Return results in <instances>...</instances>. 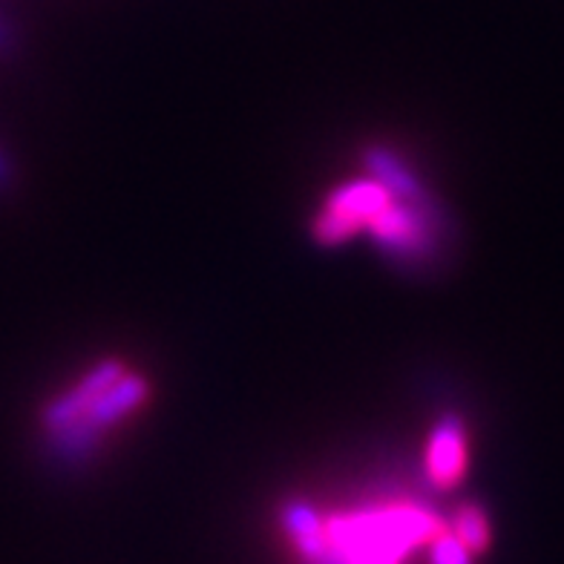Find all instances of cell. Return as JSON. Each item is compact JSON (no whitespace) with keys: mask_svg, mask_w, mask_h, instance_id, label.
<instances>
[{"mask_svg":"<svg viewBox=\"0 0 564 564\" xmlns=\"http://www.w3.org/2000/svg\"><path fill=\"white\" fill-rule=\"evenodd\" d=\"M444 533L432 512L415 507L366 512L323 521V547L314 562L323 564H398L409 547Z\"/></svg>","mask_w":564,"mask_h":564,"instance_id":"6da1fadb","label":"cell"},{"mask_svg":"<svg viewBox=\"0 0 564 564\" xmlns=\"http://www.w3.org/2000/svg\"><path fill=\"white\" fill-rule=\"evenodd\" d=\"M394 196L387 187L375 182H357V185L343 187L328 199L326 210L314 223V237L323 246H337L343 239L355 237L360 228H369L371 219L387 208Z\"/></svg>","mask_w":564,"mask_h":564,"instance_id":"7a4b0ae2","label":"cell"},{"mask_svg":"<svg viewBox=\"0 0 564 564\" xmlns=\"http://www.w3.org/2000/svg\"><path fill=\"white\" fill-rule=\"evenodd\" d=\"M144 392H148L144 380L133 378V375H121V378L93 403V409H89L82 421H75L73 426H67V430L61 432V435H64V441H61L64 449H67L69 455L78 453L82 446L89 444L93 435H98L105 426L119 421L124 412L139 406V403L144 401Z\"/></svg>","mask_w":564,"mask_h":564,"instance_id":"3957f363","label":"cell"},{"mask_svg":"<svg viewBox=\"0 0 564 564\" xmlns=\"http://www.w3.org/2000/svg\"><path fill=\"white\" fill-rule=\"evenodd\" d=\"M121 375H124V371H121L119 364H101L96 371H89L87 378H84L67 398H61V401H55L53 406L46 409V426L53 432H64L67 426H73L75 421H82L89 409H93V403H96Z\"/></svg>","mask_w":564,"mask_h":564,"instance_id":"277c9868","label":"cell"},{"mask_svg":"<svg viewBox=\"0 0 564 564\" xmlns=\"http://www.w3.org/2000/svg\"><path fill=\"white\" fill-rule=\"evenodd\" d=\"M369 228L375 230V237L389 251L415 253L426 246V225H423V216L415 210V202L392 199L371 219Z\"/></svg>","mask_w":564,"mask_h":564,"instance_id":"5b68a950","label":"cell"},{"mask_svg":"<svg viewBox=\"0 0 564 564\" xmlns=\"http://www.w3.org/2000/svg\"><path fill=\"white\" fill-rule=\"evenodd\" d=\"M464 464H467V446H464L460 423H441L432 435L430 453H426V473L438 487H453L464 476Z\"/></svg>","mask_w":564,"mask_h":564,"instance_id":"8992f818","label":"cell"},{"mask_svg":"<svg viewBox=\"0 0 564 564\" xmlns=\"http://www.w3.org/2000/svg\"><path fill=\"white\" fill-rule=\"evenodd\" d=\"M369 162H371V171L378 173L380 185L387 187L394 199H403V202L421 199V187L415 185V178L409 176L403 164H398L392 156H387L383 150H371Z\"/></svg>","mask_w":564,"mask_h":564,"instance_id":"52a82bcc","label":"cell"},{"mask_svg":"<svg viewBox=\"0 0 564 564\" xmlns=\"http://www.w3.org/2000/svg\"><path fill=\"white\" fill-rule=\"evenodd\" d=\"M453 535L469 553H481L490 544V521L478 507H464L455 519Z\"/></svg>","mask_w":564,"mask_h":564,"instance_id":"ba28073f","label":"cell"},{"mask_svg":"<svg viewBox=\"0 0 564 564\" xmlns=\"http://www.w3.org/2000/svg\"><path fill=\"white\" fill-rule=\"evenodd\" d=\"M469 556H473V553L455 539L453 530H449V533L444 530V533L435 539V556H432L435 564H469Z\"/></svg>","mask_w":564,"mask_h":564,"instance_id":"9c48e42d","label":"cell"},{"mask_svg":"<svg viewBox=\"0 0 564 564\" xmlns=\"http://www.w3.org/2000/svg\"><path fill=\"white\" fill-rule=\"evenodd\" d=\"M0 35H3V32H0Z\"/></svg>","mask_w":564,"mask_h":564,"instance_id":"30bf717a","label":"cell"}]
</instances>
